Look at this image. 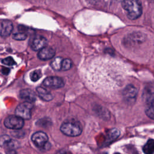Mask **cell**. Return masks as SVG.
Wrapping results in <instances>:
<instances>
[{
	"label": "cell",
	"mask_w": 154,
	"mask_h": 154,
	"mask_svg": "<svg viewBox=\"0 0 154 154\" xmlns=\"http://www.w3.org/2000/svg\"><path fill=\"white\" fill-rule=\"evenodd\" d=\"M19 96L20 98L25 100L26 102H32L35 100L36 97L35 93L30 89H23L20 90Z\"/></svg>",
	"instance_id": "cell-11"
},
{
	"label": "cell",
	"mask_w": 154,
	"mask_h": 154,
	"mask_svg": "<svg viewBox=\"0 0 154 154\" xmlns=\"http://www.w3.org/2000/svg\"><path fill=\"white\" fill-rule=\"evenodd\" d=\"M143 150L146 154L153 153L154 151V141L153 139H149L147 141L143 146Z\"/></svg>",
	"instance_id": "cell-14"
},
{
	"label": "cell",
	"mask_w": 154,
	"mask_h": 154,
	"mask_svg": "<svg viewBox=\"0 0 154 154\" xmlns=\"http://www.w3.org/2000/svg\"><path fill=\"white\" fill-rule=\"evenodd\" d=\"M13 29V23L11 21L4 20L0 22V36L2 37H8Z\"/></svg>",
	"instance_id": "cell-7"
},
{
	"label": "cell",
	"mask_w": 154,
	"mask_h": 154,
	"mask_svg": "<svg viewBox=\"0 0 154 154\" xmlns=\"http://www.w3.org/2000/svg\"><path fill=\"white\" fill-rule=\"evenodd\" d=\"M122 7L131 20L137 19L142 14V5L140 0H123Z\"/></svg>",
	"instance_id": "cell-1"
},
{
	"label": "cell",
	"mask_w": 154,
	"mask_h": 154,
	"mask_svg": "<svg viewBox=\"0 0 154 154\" xmlns=\"http://www.w3.org/2000/svg\"><path fill=\"white\" fill-rule=\"evenodd\" d=\"M30 79L33 82L37 81L42 76V73L41 71L39 70H36L34 71H32L30 73Z\"/></svg>",
	"instance_id": "cell-18"
},
{
	"label": "cell",
	"mask_w": 154,
	"mask_h": 154,
	"mask_svg": "<svg viewBox=\"0 0 154 154\" xmlns=\"http://www.w3.org/2000/svg\"><path fill=\"white\" fill-rule=\"evenodd\" d=\"M61 131L66 135L76 137L82 132L81 124L75 120H67L62 123L60 127Z\"/></svg>",
	"instance_id": "cell-2"
},
{
	"label": "cell",
	"mask_w": 154,
	"mask_h": 154,
	"mask_svg": "<svg viewBox=\"0 0 154 154\" xmlns=\"http://www.w3.org/2000/svg\"><path fill=\"white\" fill-rule=\"evenodd\" d=\"M153 103H146V107L145 109V112L146 115L150 117L151 119H154V114H153Z\"/></svg>",
	"instance_id": "cell-16"
},
{
	"label": "cell",
	"mask_w": 154,
	"mask_h": 154,
	"mask_svg": "<svg viewBox=\"0 0 154 154\" xmlns=\"http://www.w3.org/2000/svg\"><path fill=\"white\" fill-rule=\"evenodd\" d=\"M2 63L7 66H13L16 64L15 61L11 57H8L2 60Z\"/></svg>",
	"instance_id": "cell-21"
},
{
	"label": "cell",
	"mask_w": 154,
	"mask_h": 154,
	"mask_svg": "<svg viewBox=\"0 0 154 154\" xmlns=\"http://www.w3.org/2000/svg\"><path fill=\"white\" fill-rule=\"evenodd\" d=\"M63 58L60 57H58L55 58L51 62V66L53 69L55 70H58L60 71L61 70V63H62V60Z\"/></svg>",
	"instance_id": "cell-15"
},
{
	"label": "cell",
	"mask_w": 154,
	"mask_h": 154,
	"mask_svg": "<svg viewBox=\"0 0 154 154\" xmlns=\"http://www.w3.org/2000/svg\"><path fill=\"white\" fill-rule=\"evenodd\" d=\"M11 139L8 135H4L0 137V146L4 147H6L7 144L10 142Z\"/></svg>",
	"instance_id": "cell-20"
},
{
	"label": "cell",
	"mask_w": 154,
	"mask_h": 154,
	"mask_svg": "<svg viewBox=\"0 0 154 154\" xmlns=\"http://www.w3.org/2000/svg\"><path fill=\"white\" fill-rule=\"evenodd\" d=\"M72 67V61L70 59L63 58L61 63V70H67L70 69Z\"/></svg>",
	"instance_id": "cell-17"
},
{
	"label": "cell",
	"mask_w": 154,
	"mask_h": 154,
	"mask_svg": "<svg viewBox=\"0 0 154 154\" xmlns=\"http://www.w3.org/2000/svg\"><path fill=\"white\" fill-rule=\"evenodd\" d=\"M138 91L133 85H128L123 91V95L128 101L134 100L137 97Z\"/></svg>",
	"instance_id": "cell-9"
},
{
	"label": "cell",
	"mask_w": 154,
	"mask_h": 154,
	"mask_svg": "<svg viewBox=\"0 0 154 154\" xmlns=\"http://www.w3.org/2000/svg\"><path fill=\"white\" fill-rule=\"evenodd\" d=\"M37 57L39 59L42 60H48L55 55V50L51 47L45 46L38 51Z\"/></svg>",
	"instance_id": "cell-10"
},
{
	"label": "cell",
	"mask_w": 154,
	"mask_h": 154,
	"mask_svg": "<svg viewBox=\"0 0 154 154\" xmlns=\"http://www.w3.org/2000/svg\"><path fill=\"white\" fill-rule=\"evenodd\" d=\"M31 140L37 147L43 149L45 146L48 143V137L45 132L39 131L32 134Z\"/></svg>",
	"instance_id": "cell-5"
},
{
	"label": "cell",
	"mask_w": 154,
	"mask_h": 154,
	"mask_svg": "<svg viewBox=\"0 0 154 154\" xmlns=\"http://www.w3.org/2000/svg\"><path fill=\"white\" fill-rule=\"evenodd\" d=\"M48 41L45 37L42 35H37L35 37L31 43V48L35 51H40L43 48L47 45Z\"/></svg>",
	"instance_id": "cell-8"
},
{
	"label": "cell",
	"mask_w": 154,
	"mask_h": 154,
	"mask_svg": "<svg viewBox=\"0 0 154 154\" xmlns=\"http://www.w3.org/2000/svg\"><path fill=\"white\" fill-rule=\"evenodd\" d=\"M43 84L49 88H59L64 86V82L60 77L49 76L44 79Z\"/></svg>",
	"instance_id": "cell-6"
},
{
	"label": "cell",
	"mask_w": 154,
	"mask_h": 154,
	"mask_svg": "<svg viewBox=\"0 0 154 154\" xmlns=\"http://www.w3.org/2000/svg\"><path fill=\"white\" fill-rule=\"evenodd\" d=\"M13 39L16 40H24L27 37V34L25 32L19 31V32L14 33L12 35Z\"/></svg>",
	"instance_id": "cell-19"
},
{
	"label": "cell",
	"mask_w": 154,
	"mask_h": 154,
	"mask_svg": "<svg viewBox=\"0 0 154 154\" xmlns=\"http://www.w3.org/2000/svg\"><path fill=\"white\" fill-rule=\"evenodd\" d=\"M32 107L33 105L31 102L25 101L17 106L15 110V114L23 120H29L31 117V110Z\"/></svg>",
	"instance_id": "cell-3"
},
{
	"label": "cell",
	"mask_w": 154,
	"mask_h": 154,
	"mask_svg": "<svg viewBox=\"0 0 154 154\" xmlns=\"http://www.w3.org/2000/svg\"><path fill=\"white\" fill-rule=\"evenodd\" d=\"M24 125L23 119L17 116H10L4 120V125L8 129H20Z\"/></svg>",
	"instance_id": "cell-4"
},
{
	"label": "cell",
	"mask_w": 154,
	"mask_h": 154,
	"mask_svg": "<svg viewBox=\"0 0 154 154\" xmlns=\"http://www.w3.org/2000/svg\"><path fill=\"white\" fill-rule=\"evenodd\" d=\"M120 132L117 129H112L109 131L106 134V138L105 140V144H108L112 143L120 135Z\"/></svg>",
	"instance_id": "cell-13"
},
{
	"label": "cell",
	"mask_w": 154,
	"mask_h": 154,
	"mask_svg": "<svg viewBox=\"0 0 154 154\" xmlns=\"http://www.w3.org/2000/svg\"><path fill=\"white\" fill-rule=\"evenodd\" d=\"M36 91L38 94V96L43 100L50 101L53 99V96L52 95V94L45 88L38 87L36 88Z\"/></svg>",
	"instance_id": "cell-12"
}]
</instances>
